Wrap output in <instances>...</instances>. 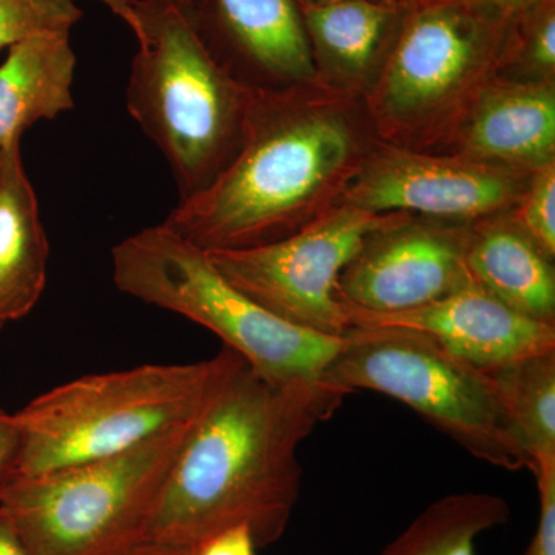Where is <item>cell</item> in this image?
Listing matches in <instances>:
<instances>
[{"mask_svg":"<svg viewBox=\"0 0 555 555\" xmlns=\"http://www.w3.org/2000/svg\"><path fill=\"white\" fill-rule=\"evenodd\" d=\"M347 396L327 379L273 383L243 361L190 426L127 550L196 555L235 526L258 547L276 543L301 492L299 447Z\"/></svg>","mask_w":555,"mask_h":555,"instance_id":"1","label":"cell"},{"mask_svg":"<svg viewBox=\"0 0 555 555\" xmlns=\"http://www.w3.org/2000/svg\"><path fill=\"white\" fill-rule=\"evenodd\" d=\"M305 87L255 90L235 158L160 224L201 250L248 248L334 206L363 159L360 137L345 109L315 104Z\"/></svg>","mask_w":555,"mask_h":555,"instance_id":"2","label":"cell"},{"mask_svg":"<svg viewBox=\"0 0 555 555\" xmlns=\"http://www.w3.org/2000/svg\"><path fill=\"white\" fill-rule=\"evenodd\" d=\"M133 10L127 109L166 156L181 203L235 158L255 90L219 67L178 0H133Z\"/></svg>","mask_w":555,"mask_h":555,"instance_id":"3","label":"cell"},{"mask_svg":"<svg viewBox=\"0 0 555 555\" xmlns=\"http://www.w3.org/2000/svg\"><path fill=\"white\" fill-rule=\"evenodd\" d=\"M243 361L224 346L196 363L145 364L54 387L16 414L17 478L122 454L195 422Z\"/></svg>","mask_w":555,"mask_h":555,"instance_id":"4","label":"cell"},{"mask_svg":"<svg viewBox=\"0 0 555 555\" xmlns=\"http://www.w3.org/2000/svg\"><path fill=\"white\" fill-rule=\"evenodd\" d=\"M112 268L120 292L208 328L273 383L323 382L349 341L262 308L232 286L206 251L163 224L120 241Z\"/></svg>","mask_w":555,"mask_h":555,"instance_id":"5","label":"cell"},{"mask_svg":"<svg viewBox=\"0 0 555 555\" xmlns=\"http://www.w3.org/2000/svg\"><path fill=\"white\" fill-rule=\"evenodd\" d=\"M326 378L347 392L374 390L406 404L470 455L505 470L531 460L486 369L403 328L352 327Z\"/></svg>","mask_w":555,"mask_h":555,"instance_id":"6","label":"cell"},{"mask_svg":"<svg viewBox=\"0 0 555 555\" xmlns=\"http://www.w3.org/2000/svg\"><path fill=\"white\" fill-rule=\"evenodd\" d=\"M190 426L108 459L16 478L0 492V505L33 555L122 554L147 518Z\"/></svg>","mask_w":555,"mask_h":555,"instance_id":"7","label":"cell"},{"mask_svg":"<svg viewBox=\"0 0 555 555\" xmlns=\"http://www.w3.org/2000/svg\"><path fill=\"white\" fill-rule=\"evenodd\" d=\"M507 24L456 0H415L371 93L379 129L411 138L469 108L500 75Z\"/></svg>","mask_w":555,"mask_h":555,"instance_id":"8","label":"cell"},{"mask_svg":"<svg viewBox=\"0 0 555 555\" xmlns=\"http://www.w3.org/2000/svg\"><path fill=\"white\" fill-rule=\"evenodd\" d=\"M397 215L337 203L275 243L204 251L232 286L262 308L297 326L346 337L352 326L337 294L339 273L364 240Z\"/></svg>","mask_w":555,"mask_h":555,"instance_id":"9","label":"cell"},{"mask_svg":"<svg viewBox=\"0 0 555 555\" xmlns=\"http://www.w3.org/2000/svg\"><path fill=\"white\" fill-rule=\"evenodd\" d=\"M528 181L521 171L466 156L383 144L363 156L338 203L374 214H414L476 224L516 206Z\"/></svg>","mask_w":555,"mask_h":555,"instance_id":"10","label":"cell"},{"mask_svg":"<svg viewBox=\"0 0 555 555\" xmlns=\"http://www.w3.org/2000/svg\"><path fill=\"white\" fill-rule=\"evenodd\" d=\"M470 225L398 214L364 240L339 273V301L369 313L406 312L474 283L466 264Z\"/></svg>","mask_w":555,"mask_h":555,"instance_id":"11","label":"cell"},{"mask_svg":"<svg viewBox=\"0 0 555 555\" xmlns=\"http://www.w3.org/2000/svg\"><path fill=\"white\" fill-rule=\"evenodd\" d=\"M219 67L251 90L318 82L297 0H178Z\"/></svg>","mask_w":555,"mask_h":555,"instance_id":"12","label":"cell"},{"mask_svg":"<svg viewBox=\"0 0 555 555\" xmlns=\"http://www.w3.org/2000/svg\"><path fill=\"white\" fill-rule=\"evenodd\" d=\"M350 326L403 328L426 335L452 356L480 369L555 350V326L509 308L476 281L423 308L369 313L347 308Z\"/></svg>","mask_w":555,"mask_h":555,"instance_id":"13","label":"cell"},{"mask_svg":"<svg viewBox=\"0 0 555 555\" xmlns=\"http://www.w3.org/2000/svg\"><path fill=\"white\" fill-rule=\"evenodd\" d=\"M459 155L531 173L554 163L553 82L492 79L467 108Z\"/></svg>","mask_w":555,"mask_h":555,"instance_id":"14","label":"cell"},{"mask_svg":"<svg viewBox=\"0 0 555 555\" xmlns=\"http://www.w3.org/2000/svg\"><path fill=\"white\" fill-rule=\"evenodd\" d=\"M408 7L379 0H341L301 7L318 82L353 89L377 78Z\"/></svg>","mask_w":555,"mask_h":555,"instance_id":"15","label":"cell"},{"mask_svg":"<svg viewBox=\"0 0 555 555\" xmlns=\"http://www.w3.org/2000/svg\"><path fill=\"white\" fill-rule=\"evenodd\" d=\"M49 254L21 142H14L0 150V328L27 317L38 305Z\"/></svg>","mask_w":555,"mask_h":555,"instance_id":"16","label":"cell"},{"mask_svg":"<svg viewBox=\"0 0 555 555\" xmlns=\"http://www.w3.org/2000/svg\"><path fill=\"white\" fill-rule=\"evenodd\" d=\"M553 262L511 215L470 225L466 264L478 286L517 312L555 326Z\"/></svg>","mask_w":555,"mask_h":555,"instance_id":"17","label":"cell"},{"mask_svg":"<svg viewBox=\"0 0 555 555\" xmlns=\"http://www.w3.org/2000/svg\"><path fill=\"white\" fill-rule=\"evenodd\" d=\"M0 65V150L39 120L75 107L76 60L69 35L38 36L10 47Z\"/></svg>","mask_w":555,"mask_h":555,"instance_id":"18","label":"cell"},{"mask_svg":"<svg viewBox=\"0 0 555 555\" xmlns=\"http://www.w3.org/2000/svg\"><path fill=\"white\" fill-rule=\"evenodd\" d=\"M511 507L503 496L460 492L430 503L379 555H477V540L505 525Z\"/></svg>","mask_w":555,"mask_h":555,"instance_id":"19","label":"cell"},{"mask_svg":"<svg viewBox=\"0 0 555 555\" xmlns=\"http://www.w3.org/2000/svg\"><path fill=\"white\" fill-rule=\"evenodd\" d=\"M486 371L531 460V473L555 466V350Z\"/></svg>","mask_w":555,"mask_h":555,"instance_id":"20","label":"cell"},{"mask_svg":"<svg viewBox=\"0 0 555 555\" xmlns=\"http://www.w3.org/2000/svg\"><path fill=\"white\" fill-rule=\"evenodd\" d=\"M517 80L554 82L555 0H537L507 24L502 68Z\"/></svg>","mask_w":555,"mask_h":555,"instance_id":"21","label":"cell"},{"mask_svg":"<svg viewBox=\"0 0 555 555\" xmlns=\"http://www.w3.org/2000/svg\"><path fill=\"white\" fill-rule=\"evenodd\" d=\"M80 20L76 0H0V50L38 36L69 35Z\"/></svg>","mask_w":555,"mask_h":555,"instance_id":"22","label":"cell"},{"mask_svg":"<svg viewBox=\"0 0 555 555\" xmlns=\"http://www.w3.org/2000/svg\"><path fill=\"white\" fill-rule=\"evenodd\" d=\"M511 215L526 235L542 248L547 257H555V160L532 171L521 198Z\"/></svg>","mask_w":555,"mask_h":555,"instance_id":"23","label":"cell"},{"mask_svg":"<svg viewBox=\"0 0 555 555\" xmlns=\"http://www.w3.org/2000/svg\"><path fill=\"white\" fill-rule=\"evenodd\" d=\"M534 477L540 500L539 525L521 555H555V466L535 470Z\"/></svg>","mask_w":555,"mask_h":555,"instance_id":"24","label":"cell"},{"mask_svg":"<svg viewBox=\"0 0 555 555\" xmlns=\"http://www.w3.org/2000/svg\"><path fill=\"white\" fill-rule=\"evenodd\" d=\"M22 433L16 414L0 409V492L20 476Z\"/></svg>","mask_w":555,"mask_h":555,"instance_id":"25","label":"cell"},{"mask_svg":"<svg viewBox=\"0 0 555 555\" xmlns=\"http://www.w3.org/2000/svg\"><path fill=\"white\" fill-rule=\"evenodd\" d=\"M257 542L247 526L225 529L201 545L196 555H257Z\"/></svg>","mask_w":555,"mask_h":555,"instance_id":"26","label":"cell"},{"mask_svg":"<svg viewBox=\"0 0 555 555\" xmlns=\"http://www.w3.org/2000/svg\"><path fill=\"white\" fill-rule=\"evenodd\" d=\"M469 9L500 22H509L537 0H456Z\"/></svg>","mask_w":555,"mask_h":555,"instance_id":"27","label":"cell"},{"mask_svg":"<svg viewBox=\"0 0 555 555\" xmlns=\"http://www.w3.org/2000/svg\"><path fill=\"white\" fill-rule=\"evenodd\" d=\"M0 555H33L20 529L0 505Z\"/></svg>","mask_w":555,"mask_h":555,"instance_id":"28","label":"cell"},{"mask_svg":"<svg viewBox=\"0 0 555 555\" xmlns=\"http://www.w3.org/2000/svg\"><path fill=\"white\" fill-rule=\"evenodd\" d=\"M98 2L104 3V5L107 7L109 11H112V13H115L116 16L120 17V20L129 25L130 30H133V0H98Z\"/></svg>","mask_w":555,"mask_h":555,"instance_id":"29","label":"cell"},{"mask_svg":"<svg viewBox=\"0 0 555 555\" xmlns=\"http://www.w3.org/2000/svg\"><path fill=\"white\" fill-rule=\"evenodd\" d=\"M299 7L326 5V3L341 2V0H297Z\"/></svg>","mask_w":555,"mask_h":555,"instance_id":"30","label":"cell"},{"mask_svg":"<svg viewBox=\"0 0 555 555\" xmlns=\"http://www.w3.org/2000/svg\"><path fill=\"white\" fill-rule=\"evenodd\" d=\"M120 555H164V554L150 553V551L137 550V547H131V550L124 551V553Z\"/></svg>","mask_w":555,"mask_h":555,"instance_id":"31","label":"cell"},{"mask_svg":"<svg viewBox=\"0 0 555 555\" xmlns=\"http://www.w3.org/2000/svg\"><path fill=\"white\" fill-rule=\"evenodd\" d=\"M379 2L390 3V5L409 7L415 0H379Z\"/></svg>","mask_w":555,"mask_h":555,"instance_id":"32","label":"cell"}]
</instances>
